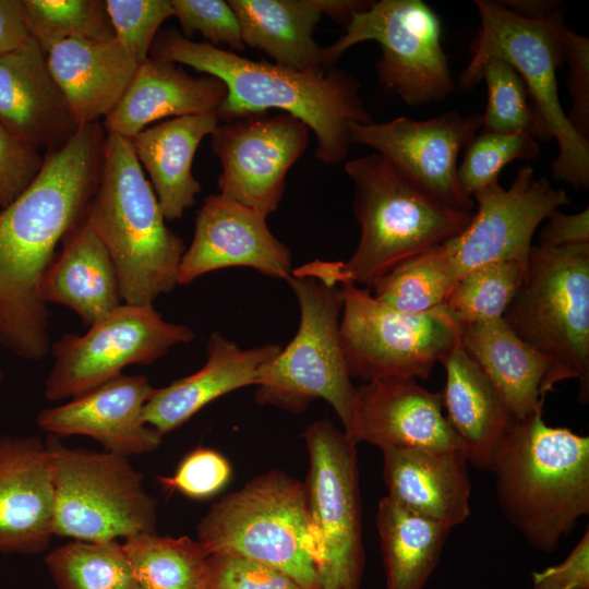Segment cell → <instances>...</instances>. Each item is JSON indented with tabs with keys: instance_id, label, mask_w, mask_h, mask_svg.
Listing matches in <instances>:
<instances>
[{
	"instance_id": "obj_1",
	"label": "cell",
	"mask_w": 589,
	"mask_h": 589,
	"mask_svg": "<svg viewBox=\"0 0 589 589\" xmlns=\"http://www.w3.org/2000/svg\"><path fill=\"white\" fill-rule=\"evenodd\" d=\"M106 135L99 122L79 127L44 155L32 184L0 212V346L21 359L37 361L50 350L41 283L58 243L86 217Z\"/></svg>"
},
{
	"instance_id": "obj_2",
	"label": "cell",
	"mask_w": 589,
	"mask_h": 589,
	"mask_svg": "<svg viewBox=\"0 0 589 589\" xmlns=\"http://www.w3.org/2000/svg\"><path fill=\"white\" fill-rule=\"evenodd\" d=\"M149 57L219 79L226 86V97L217 110L220 122L272 109L298 118L313 131L315 155L326 165L346 159L351 123L373 122L360 96V83L338 68L323 73L300 72L254 61L207 41H193L176 29L157 34Z\"/></svg>"
},
{
	"instance_id": "obj_3",
	"label": "cell",
	"mask_w": 589,
	"mask_h": 589,
	"mask_svg": "<svg viewBox=\"0 0 589 589\" xmlns=\"http://www.w3.org/2000/svg\"><path fill=\"white\" fill-rule=\"evenodd\" d=\"M490 472L503 515L541 552L589 514V437L548 425L543 410L512 424Z\"/></svg>"
},
{
	"instance_id": "obj_4",
	"label": "cell",
	"mask_w": 589,
	"mask_h": 589,
	"mask_svg": "<svg viewBox=\"0 0 589 589\" xmlns=\"http://www.w3.org/2000/svg\"><path fill=\"white\" fill-rule=\"evenodd\" d=\"M345 171L353 183L352 209L360 227L353 254L346 262L315 260L292 275L369 289L398 264L460 233L473 216L474 211H457L432 199L377 153L347 161Z\"/></svg>"
},
{
	"instance_id": "obj_5",
	"label": "cell",
	"mask_w": 589,
	"mask_h": 589,
	"mask_svg": "<svg viewBox=\"0 0 589 589\" xmlns=\"http://www.w3.org/2000/svg\"><path fill=\"white\" fill-rule=\"evenodd\" d=\"M86 220L112 259L124 303L153 304L178 285L187 248L166 225L130 139L107 133Z\"/></svg>"
},
{
	"instance_id": "obj_6",
	"label": "cell",
	"mask_w": 589,
	"mask_h": 589,
	"mask_svg": "<svg viewBox=\"0 0 589 589\" xmlns=\"http://www.w3.org/2000/svg\"><path fill=\"white\" fill-rule=\"evenodd\" d=\"M480 29L471 44L472 58L459 74L462 91L480 82V70L490 57L512 64L526 84L537 117L540 140L555 139L558 154L551 176L574 189L589 187V141L570 125L562 107L556 71L564 63V11L542 20L516 15L500 1L476 0Z\"/></svg>"
},
{
	"instance_id": "obj_7",
	"label": "cell",
	"mask_w": 589,
	"mask_h": 589,
	"mask_svg": "<svg viewBox=\"0 0 589 589\" xmlns=\"http://www.w3.org/2000/svg\"><path fill=\"white\" fill-rule=\"evenodd\" d=\"M208 554H228L276 569L303 589H322L304 483L272 470L214 503L197 525Z\"/></svg>"
},
{
	"instance_id": "obj_8",
	"label": "cell",
	"mask_w": 589,
	"mask_h": 589,
	"mask_svg": "<svg viewBox=\"0 0 589 589\" xmlns=\"http://www.w3.org/2000/svg\"><path fill=\"white\" fill-rule=\"evenodd\" d=\"M287 281L300 309L298 330L260 371L254 384L255 400L302 412L312 401L324 399L348 435L357 388L348 373L339 338L340 286L296 275Z\"/></svg>"
},
{
	"instance_id": "obj_9",
	"label": "cell",
	"mask_w": 589,
	"mask_h": 589,
	"mask_svg": "<svg viewBox=\"0 0 589 589\" xmlns=\"http://www.w3.org/2000/svg\"><path fill=\"white\" fill-rule=\"evenodd\" d=\"M525 342L567 368L589 401V243L532 245L525 279L503 316Z\"/></svg>"
},
{
	"instance_id": "obj_10",
	"label": "cell",
	"mask_w": 589,
	"mask_h": 589,
	"mask_svg": "<svg viewBox=\"0 0 589 589\" xmlns=\"http://www.w3.org/2000/svg\"><path fill=\"white\" fill-rule=\"evenodd\" d=\"M53 466V534L107 541L156 532L157 505L128 457L64 446L48 434Z\"/></svg>"
},
{
	"instance_id": "obj_11",
	"label": "cell",
	"mask_w": 589,
	"mask_h": 589,
	"mask_svg": "<svg viewBox=\"0 0 589 589\" xmlns=\"http://www.w3.org/2000/svg\"><path fill=\"white\" fill-rule=\"evenodd\" d=\"M340 345L351 377L364 382L426 378L459 340L460 325L444 305L410 314L341 283Z\"/></svg>"
},
{
	"instance_id": "obj_12",
	"label": "cell",
	"mask_w": 589,
	"mask_h": 589,
	"mask_svg": "<svg viewBox=\"0 0 589 589\" xmlns=\"http://www.w3.org/2000/svg\"><path fill=\"white\" fill-rule=\"evenodd\" d=\"M441 22L422 0H381L356 14L346 32L323 47L328 68L341 55L368 40L381 47L375 70L381 83L408 106L442 103L455 89L441 43Z\"/></svg>"
},
{
	"instance_id": "obj_13",
	"label": "cell",
	"mask_w": 589,
	"mask_h": 589,
	"mask_svg": "<svg viewBox=\"0 0 589 589\" xmlns=\"http://www.w3.org/2000/svg\"><path fill=\"white\" fill-rule=\"evenodd\" d=\"M304 483L322 589H359L364 566L357 444L327 419L304 431Z\"/></svg>"
},
{
	"instance_id": "obj_14",
	"label": "cell",
	"mask_w": 589,
	"mask_h": 589,
	"mask_svg": "<svg viewBox=\"0 0 589 589\" xmlns=\"http://www.w3.org/2000/svg\"><path fill=\"white\" fill-rule=\"evenodd\" d=\"M193 338L190 326L166 321L153 304L121 303L85 334H65L50 347L53 364L45 396L51 401L75 398L124 368L151 364Z\"/></svg>"
},
{
	"instance_id": "obj_15",
	"label": "cell",
	"mask_w": 589,
	"mask_h": 589,
	"mask_svg": "<svg viewBox=\"0 0 589 589\" xmlns=\"http://www.w3.org/2000/svg\"><path fill=\"white\" fill-rule=\"evenodd\" d=\"M221 172L219 194L268 217L279 206L289 169L304 154L310 129L288 113L219 122L211 134Z\"/></svg>"
},
{
	"instance_id": "obj_16",
	"label": "cell",
	"mask_w": 589,
	"mask_h": 589,
	"mask_svg": "<svg viewBox=\"0 0 589 589\" xmlns=\"http://www.w3.org/2000/svg\"><path fill=\"white\" fill-rule=\"evenodd\" d=\"M482 128V115L449 110L426 120L398 117L387 122L351 123V144L374 149L401 176L440 203L473 212L476 203L458 181L460 151Z\"/></svg>"
},
{
	"instance_id": "obj_17",
	"label": "cell",
	"mask_w": 589,
	"mask_h": 589,
	"mask_svg": "<svg viewBox=\"0 0 589 589\" xmlns=\"http://www.w3.org/2000/svg\"><path fill=\"white\" fill-rule=\"evenodd\" d=\"M477 209L468 226L444 241L458 277L494 263L528 264L536 230L554 211L570 203L568 194L521 166L509 188L500 182L472 195Z\"/></svg>"
},
{
	"instance_id": "obj_18",
	"label": "cell",
	"mask_w": 589,
	"mask_h": 589,
	"mask_svg": "<svg viewBox=\"0 0 589 589\" xmlns=\"http://www.w3.org/2000/svg\"><path fill=\"white\" fill-rule=\"evenodd\" d=\"M266 218L221 194L205 197L180 263L178 285L229 267H249L287 281L293 271L291 252L272 233Z\"/></svg>"
},
{
	"instance_id": "obj_19",
	"label": "cell",
	"mask_w": 589,
	"mask_h": 589,
	"mask_svg": "<svg viewBox=\"0 0 589 589\" xmlns=\"http://www.w3.org/2000/svg\"><path fill=\"white\" fill-rule=\"evenodd\" d=\"M348 436L378 448L462 450L442 394L423 388L416 378L371 381L358 387Z\"/></svg>"
},
{
	"instance_id": "obj_20",
	"label": "cell",
	"mask_w": 589,
	"mask_h": 589,
	"mask_svg": "<svg viewBox=\"0 0 589 589\" xmlns=\"http://www.w3.org/2000/svg\"><path fill=\"white\" fill-rule=\"evenodd\" d=\"M154 389L144 375L121 374L64 405L41 410L36 423L58 437H92L105 450L128 458L148 454L163 440L143 418Z\"/></svg>"
},
{
	"instance_id": "obj_21",
	"label": "cell",
	"mask_w": 589,
	"mask_h": 589,
	"mask_svg": "<svg viewBox=\"0 0 589 589\" xmlns=\"http://www.w3.org/2000/svg\"><path fill=\"white\" fill-rule=\"evenodd\" d=\"M53 466L36 436H0V552L38 554L53 534Z\"/></svg>"
},
{
	"instance_id": "obj_22",
	"label": "cell",
	"mask_w": 589,
	"mask_h": 589,
	"mask_svg": "<svg viewBox=\"0 0 589 589\" xmlns=\"http://www.w3.org/2000/svg\"><path fill=\"white\" fill-rule=\"evenodd\" d=\"M373 1L363 0H229L247 46L265 52L274 63L306 73L328 68L314 31L323 15L345 28L353 14ZM336 68V67H335Z\"/></svg>"
},
{
	"instance_id": "obj_23",
	"label": "cell",
	"mask_w": 589,
	"mask_h": 589,
	"mask_svg": "<svg viewBox=\"0 0 589 589\" xmlns=\"http://www.w3.org/2000/svg\"><path fill=\"white\" fill-rule=\"evenodd\" d=\"M0 123L22 142L47 152L63 146L79 129L46 52L33 37L0 56Z\"/></svg>"
},
{
	"instance_id": "obj_24",
	"label": "cell",
	"mask_w": 589,
	"mask_h": 589,
	"mask_svg": "<svg viewBox=\"0 0 589 589\" xmlns=\"http://www.w3.org/2000/svg\"><path fill=\"white\" fill-rule=\"evenodd\" d=\"M459 325L460 345L489 376L516 421L543 410L555 385L574 378L567 368L521 340L503 318Z\"/></svg>"
},
{
	"instance_id": "obj_25",
	"label": "cell",
	"mask_w": 589,
	"mask_h": 589,
	"mask_svg": "<svg viewBox=\"0 0 589 589\" xmlns=\"http://www.w3.org/2000/svg\"><path fill=\"white\" fill-rule=\"evenodd\" d=\"M277 344L249 349L214 330L206 342V361L196 372L155 388L143 410L144 421L160 435L176 430L213 400L254 385L262 368L281 350Z\"/></svg>"
},
{
	"instance_id": "obj_26",
	"label": "cell",
	"mask_w": 589,
	"mask_h": 589,
	"mask_svg": "<svg viewBox=\"0 0 589 589\" xmlns=\"http://www.w3.org/2000/svg\"><path fill=\"white\" fill-rule=\"evenodd\" d=\"M380 449L392 501L450 529L468 518L471 483L462 450L392 446Z\"/></svg>"
},
{
	"instance_id": "obj_27",
	"label": "cell",
	"mask_w": 589,
	"mask_h": 589,
	"mask_svg": "<svg viewBox=\"0 0 589 589\" xmlns=\"http://www.w3.org/2000/svg\"><path fill=\"white\" fill-rule=\"evenodd\" d=\"M225 97L219 79L192 76L178 63L148 57L103 127L107 133L132 139L157 120L217 112Z\"/></svg>"
},
{
	"instance_id": "obj_28",
	"label": "cell",
	"mask_w": 589,
	"mask_h": 589,
	"mask_svg": "<svg viewBox=\"0 0 589 589\" xmlns=\"http://www.w3.org/2000/svg\"><path fill=\"white\" fill-rule=\"evenodd\" d=\"M49 71L77 127L117 106L139 64L116 39L67 38L45 49Z\"/></svg>"
},
{
	"instance_id": "obj_29",
	"label": "cell",
	"mask_w": 589,
	"mask_h": 589,
	"mask_svg": "<svg viewBox=\"0 0 589 589\" xmlns=\"http://www.w3.org/2000/svg\"><path fill=\"white\" fill-rule=\"evenodd\" d=\"M441 363L446 372L441 394L447 421L468 462L491 471L495 453L516 420L459 340Z\"/></svg>"
},
{
	"instance_id": "obj_30",
	"label": "cell",
	"mask_w": 589,
	"mask_h": 589,
	"mask_svg": "<svg viewBox=\"0 0 589 589\" xmlns=\"http://www.w3.org/2000/svg\"><path fill=\"white\" fill-rule=\"evenodd\" d=\"M219 122L216 111L175 117L130 139L167 221L181 218L194 205L201 184L192 173L193 158L203 137Z\"/></svg>"
},
{
	"instance_id": "obj_31",
	"label": "cell",
	"mask_w": 589,
	"mask_h": 589,
	"mask_svg": "<svg viewBox=\"0 0 589 589\" xmlns=\"http://www.w3.org/2000/svg\"><path fill=\"white\" fill-rule=\"evenodd\" d=\"M62 242L44 276L41 298L71 309L89 327L122 303L116 267L86 217Z\"/></svg>"
},
{
	"instance_id": "obj_32",
	"label": "cell",
	"mask_w": 589,
	"mask_h": 589,
	"mask_svg": "<svg viewBox=\"0 0 589 589\" xmlns=\"http://www.w3.org/2000/svg\"><path fill=\"white\" fill-rule=\"evenodd\" d=\"M376 528L387 589H423L452 529L400 507L388 496L378 503Z\"/></svg>"
},
{
	"instance_id": "obj_33",
	"label": "cell",
	"mask_w": 589,
	"mask_h": 589,
	"mask_svg": "<svg viewBox=\"0 0 589 589\" xmlns=\"http://www.w3.org/2000/svg\"><path fill=\"white\" fill-rule=\"evenodd\" d=\"M457 272L444 242L398 264L376 279L371 294L404 313L420 314L444 305Z\"/></svg>"
},
{
	"instance_id": "obj_34",
	"label": "cell",
	"mask_w": 589,
	"mask_h": 589,
	"mask_svg": "<svg viewBox=\"0 0 589 589\" xmlns=\"http://www.w3.org/2000/svg\"><path fill=\"white\" fill-rule=\"evenodd\" d=\"M122 545L139 589H200L209 554L199 540L145 532Z\"/></svg>"
},
{
	"instance_id": "obj_35",
	"label": "cell",
	"mask_w": 589,
	"mask_h": 589,
	"mask_svg": "<svg viewBox=\"0 0 589 589\" xmlns=\"http://www.w3.org/2000/svg\"><path fill=\"white\" fill-rule=\"evenodd\" d=\"M56 589H139L118 540H72L45 556Z\"/></svg>"
},
{
	"instance_id": "obj_36",
	"label": "cell",
	"mask_w": 589,
	"mask_h": 589,
	"mask_svg": "<svg viewBox=\"0 0 589 589\" xmlns=\"http://www.w3.org/2000/svg\"><path fill=\"white\" fill-rule=\"evenodd\" d=\"M528 264L494 262L468 271L452 287L444 306L459 324L503 318Z\"/></svg>"
},
{
	"instance_id": "obj_37",
	"label": "cell",
	"mask_w": 589,
	"mask_h": 589,
	"mask_svg": "<svg viewBox=\"0 0 589 589\" xmlns=\"http://www.w3.org/2000/svg\"><path fill=\"white\" fill-rule=\"evenodd\" d=\"M31 37L45 49L67 38L110 40L105 0H23Z\"/></svg>"
},
{
	"instance_id": "obj_38",
	"label": "cell",
	"mask_w": 589,
	"mask_h": 589,
	"mask_svg": "<svg viewBox=\"0 0 589 589\" xmlns=\"http://www.w3.org/2000/svg\"><path fill=\"white\" fill-rule=\"evenodd\" d=\"M480 80L488 92L482 130L500 133H527L540 140L537 117L529 103L525 82L510 63L490 57L481 67Z\"/></svg>"
},
{
	"instance_id": "obj_39",
	"label": "cell",
	"mask_w": 589,
	"mask_h": 589,
	"mask_svg": "<svg viewBox=\"0 0 589 589\" xmlns=\"http://www.w3.org/2000/svg\"><path fill=\"white\" fill-rule=\"evenodd\" d=\"M540 156V144L527 133H500L480 130L466 145L458 167V181L470 197L478 191L498 182L502 169L520 159L534 161Z\"/></svg>"
},
{
	"instance_id": "obj_40",
	"label": "cell",
	"mask_w": 589,
	"mask_h": 589,
	"mask_svg": "<svg viewBox=\"0 0 589 589\" xmlns=\"http://www.w3.org/2000/svg\"><path fill=\"white\" fill-rule=\"evenodd\" d=\"M105 4L116 39L141 64L161 24L173 16L171 0H105Z\"/></svg>"
},
{
	"instance_id": "obj_41",
	"label": "cell",
	"mask_w": 589,
	"mask_h": 589,
	"mask_svg": "<svg viewBox=\"0 0 589 589\" xmlns=\"http://www.w3.org/2000/svg\"><path fill=\"white\" fill-rule=\"evenodd\" d=\"M171 4L184 37L191 39L200 33L216 47L226 45L233 52L244 50L241 27L228 1L171 0Z\"/></svg>"
},
{
	"instance_id": "obj_42",
	"label": "cell",
	"mask_w": 589,
	"mask_h": 589,
	"mask_svg": "<svg viewBox=\"0 0 589 589\" xmlns=\"http://www.w3.org/2000/svg\"><path fill=\"white\" fill-rule=\"evenodd\" d=\"M231 466L218 452L197 447L191 450L170 477H159L164 489L193 500H206L229 482Z\"/></svg>"
},
{
	"instance_id": "obj_43",
	"label": "cell",
	"mask_w": 589,
	"mask_h": 589,
	"mask_svg": "<svg viewBox=\"0 0 589 589\" xmlns=\"http://www.w3.org/2000/svg\"><path fill=\"white\" fill-rule=\"evenodd\" d=\"M200 589H303L287 575L228 554H209Z\"/></svg>"
},
{
	"instance_id": "obj_44",
	"label": "cell",
	"mask_w": 589,
	"mask_h": 589,
	"mask_svg": "<svg viewBox=\"0 0 589 589\" xmlns=\"http://www.w3.org/2000/svg\"><path fill=\"white\" fill-rule=\"evenodd\" d=\"M44 164L37 149L0 123V207L11 205L35 180Z\"/></svg>"
},
{
	"instance_id": "obj_45",
	"label": "cell",
	"mask_w": 589,
	"mask_h": 589,
	"mask_svg": "<svg viewBox=\"0 0 589 589\" xmlns=\"http://www.w3.org/2000/svg\"><path fill=\"white\" fill-rule=\"evenodd\" d=\"M564 60L568 64L567 87L572 108L566 113L574 130L589 137V39L567 27L563 32Z\"/></svg>"
},
{
	"instance_id": "obj_46",
	"label": "cell",
	"mask_w": 589,
	"mask_h": 589,
	"mask_svg": "<svg viewBox=\"0 0 589 589\" xmlns=\"http://www.w3.org/2000/svg\"><path fill=\"white\" fill-rule=\"evenodd\" d=\"M529 589H589V529L557 565L531 573Z\"/></svg>"
},
{
	"instance_id": "obj_47",
	"label": "cell",
	"mask_w": 589,
	"mask_h": 589,
	"mask_svg": "<svg viewBox=\"0 0 589 589\" xmlns=\"http://www.w3.org/2000/svg\"><path fill=\"white\" fill-rule=\"evenodd\" d=\"M539 235L543 248H563L589 243V208L576 214L554 211Z\"/></svg>"
},
{
	"instance_id": "obj_48",
	"label": "cell",
	"mask_w": 589,
	"mask_h": 589,
	"mask_svg": "<svg viewBox=\"0 0 589 589\" xmlns=\"http://www.w3.org/2000/svg\"><path fill=\"white\" fill-rule=\"evenodd\" d=\"M29 37L23 0H0V56L17 49Z\"/></svg>"
},
{
	"instance_id": "obj_49",
	"label": "cell",
	"mask_w": 589,
	"mask_h": 589,
	"mask_svg": "<svg viewBox=\"0 0 589 589\" xmlns=\"http://www.w3.org/2000/svg\"><path fill=\"white\" fill-rule=\"evenodd\" d=\"M500 2L516 15L528 20H542L562 9L560 2L553 0H503Z\"/></svg>"
},
{
	"instance_id": "obj_50",
	"label": "cell",
	"mask_w": 589,
	"mask_h": 589,
	"mask_svg": "<svg viewBox=\"0 0 589 589\" xmlns=\"http://www.w3.org/2000/svg\"><path fill=\"white\" fill-rule=\"evenodd\" d=\"M2 380H3V373L0 371V386L2 384Z\"/></svg>"
}]
</instances>
